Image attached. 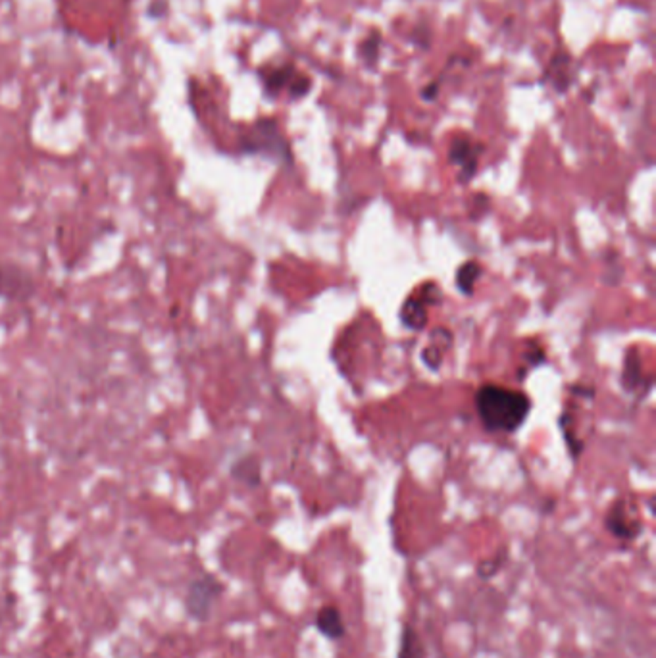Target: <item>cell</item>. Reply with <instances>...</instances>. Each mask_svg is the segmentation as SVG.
I'll list each match as a JSON object with an SVG mask.
<instances>
[{
    "label": "cell",
    "instance_id": "cell-1",
    "mask_svg": "<svg viewBox=\"0 0 656 658\" xmlns=\"http://www.w3.org/2000/svg\"><path fill=\"white\" fill-rule=\"evenodd\" d=\"M473 406L483 429L489 433L512 435L522 429L533 410V403L523 391L483 383L473 395Z\"/></svg>",
    "mask_w": 656,
    "mask_h": 658
},
{
    "label": "cell",
    "instance_id": "cell-2",
    "mask_svg": "<svg viewBox=\"0 0 656 658\" xmlns=\"http://www.w3.org/2000/svg\"><path fill=\"white\" fill-rule=\"evenodd\" d=\"M241 149L248 154H262L272 158L283 166H293V152L289 141L283 137L279 126L275 120H260L254 123V128L241 142Z\"/></svg>",
    "mask_w": 656,
    "mask_h": 658
},
{
    "label": "cell",
    "instance_id": "cell-3",
    "mask_svg": "<svg viewBox=\"0 0 656 658\" xmlns=\"http://www.w3.org/2000/svg\"><path fill=\"white\" fill-rule=\"evenodd\" d=\"M443 291L435 281H425L422 287H418L412 295L404 298L401 310H399V319L408 331L420 333L427 326V312L431 306L441 305Z\"/></svg>",
    "mask_w": 656,
    "mask_h": 658
},
{
    "label": "cell",
    "instance_id": "cell-4",
    "mask_svg": "<svg viewBox=\"0 0 656 658\" xmlns=\"http://www.w3.org/2000/svg\"><path fill=\"white\" fill-rule=\"evenodd\" d=\"M221 591L224 585L214 575H198L197 580L190 581L187 591V612L200 622L208 620Z\"/></svg>",
    "mask_w": 656,
    "mask_h": 658
},
{
    "label": "cell",
    "instance_id": "cell-5",
    "mask_svg": "<svg viewBox=\"0 0 656 658\" xmlns=\"http://www.w3.org/2000/svg\"><path fill=\"white\" fill-rule=\"evenodd\" d=\"M605 530L618 541L633 543L635 539L643 533V524L641 520L635 516V510L631 508V504L624 499H618L607 510Z\"/></svg>",
    "mask_w": 656,
    "mask_h": 658
},
{
    "label": "cell",
    "instance_id": "cell-6",
    "mask_svg": "<svg viewBox=\"0 0 656 658\" xmlns=\"http://www.w3.org/2000/svg\"><path fill=\"white\" fill-rule=\"evenodd\" d=\"M620 385L624 393L635 396V401L639 403L645 396H649L650 389H652V377L649 372H645L643 366L641 354L637 351V347L628 348V353L624 354V362H621V372H620Z\"/></svg>",
    "mask_w": 656,
    "mask_h": 658
},
{
    "label": "cell",
    "instance_id": "cell-7",
    "mask_svg": "<svg viewBox=\"0 0 656 658\" xmlns=\"http://www.w3.org/2000/svg\"><path fill=\"white\" fill-rule=\"evenodd\" d=\"M481 152H483V145H478L466 137H456L452 141L449 149V162L458 168L456 179L460 185H468L475 177L480 168Z\"/></svg>",
    "mask_w": 656,
    "mask_h": 658
},
{
    "label": "cell",
    "instance_id": "cell-8",
    "mask_svg": "<svg viewBox=\"0 0 656 658\" xmlns=\"http://www.w3.org/2000/svg\"><path fill=\"white\" fill-rule=\"evenodd\" d=\"M314 628H316L325 639H332V641H339L346 635V626L343 622V616L339 612L337 607L333 604H325L316 612L314 618Z\"/></svg>",
    "mask_w": 656,
    "mask_h": 658
},
{
    "label": "cell",
    "instance_id": "cell-9",
    "mask_svg": "<svg viewBox=\"0 0 656 658\" xmlns=\"http://www.w3.org/2000/svg\"><path fill=\"white\" fill-rule=\"evenodd\" d=\"M485 274V268L478 260H466L458 266L454 274V285L462 297L472 298L475 295V285Z\"/></svg>",
    "mask_w": 656,
    "mask_h": 658
},
{
    "label": "cell",
    "instance_id": "cell-10",
    "mask_svg": "<svg viewBox=\"0 0 656 658\" xmlns=\"http://www.w3.org/2000/svg\"><path fill=\"white\" fill-rule=\"evenodd\" d=\"M558 427H560V432H562V437H564V443L568 446V453L573 461H578L581 453H583V441L579 439V435L573 429V416H571L570 410H564L560 416H558Z\"/></svg>",
    "mask_w": 656,
    "mask_h": 658
},
{
    "label": "cell",
    "instance_id": "cell-11",
    "mask_svg": "<svg viewBox=\"0 0 656 658\" xmlns=\"http://www.w3.org/2000/svg\"><path fill=\"white\" fill-rule=\"evenodd\" d=\"M396 658H425V647H423L422 637L418 635V631L410 623H404V628H402Z\"/></svg>",
    "mask_w": 656,
    "mask_h": 658
},
{
    "label": "cell",
    "instance_id": "cell-12",
    "mask_svg": "<svg viewBox=\"0 0 656 658\" xmlns=\"http://www.w3.org/2000/svg\"><path fill=\"white\" fill-rule=\"evenodd\" d=\"M293 78H295V68L291 64H285L281 66V68H274L269 73L264 75V87H266L268 95H277V92H281L285 87H289L291 79Z\"/></svg>",
    "mask_w": 656,
    "mask_h": 658
},
{
    "label": "cell",
    "instance_id": "cell-13",
    "mask_svg": "<svg viewBox=\"0 0 656 658\" xmlns=\"http://www.w3.org/2000/svg\"><path fill=\"white\" fill-rule=\"evenodd\" d=\"M568 64L570 60L564 54H557V56L550 60L549 70H547V78L550 79V83L554 85L558 92H564L570 85V75H568Z\"/></svg>",
    "mask_w": 656,
    "mask_h": 658
},
{
    "label": "cell",
    "instance_id": "cell-14",
    "mask_svg": "<svg viewBox=\"0 0 656 658\" xmlns=\"http://www.w3.org/2000/svg\"><path fill=\"white\" fill-rule=\"evenodd\" d=\"M231 474L239 480V482L247 483L250 487H256L260 483V466L254 458H245L239 461L233 466Z\"/></svg>",
    "mask_w": 656,
    "mask_h": 658
},
{
    "label": "cell",
    "instance_id": "cell-15",
    "mask_svg": "<svg viewBox=\"0 0 656 658\" xmlns=\"http://www.w3.org/2000/svg\"><path fill=\"white\" fill-rule=\"evenodd\" d=\"M523 360H526V368L520 370V379H526V374H528L529 370H537L541 368L547 364V353H545V348L541 345H537V343H531L526 348V353H523Z\"/></svg>",
    "mask_w": 656,
    "mask_h": 658
},
{
    "label": "cell",
    "instance_id": "cell-16",
    "mask_svg": "<svg viewBox=\"0 0 656 658\" xmlns=\"http://www.w3.org/2000/svg\"><path fill=\"white\" fill-rule=\"evenodd\" d=\"M506 559H508V552L499 551L497 554H494L493 559L483 560L480 566H478V575H480V580L487 581V580H491V578H494L497 573L501 572L502 566L506 564Z\"/></svg>",
    "mask_w": 656,
    "mask_h": 658
},
{
    "label": "cell",
    "instance_id": "cell-17",
    "mask_svg": "<svg viewBox=\"0 0 656 658\" xmlns=\"http://www.w3.org/2000/svg\"><path fill=\"white\" fill-rule=\"evenodd\" d=\"M420 360L425 368L430 370V372H439L441 368V364H443V348L437 347V345H427V347H423L420 351Z\"/></svg>",
    "mask_w": 656,
    "mask_h": 658
},
{
    "label": "cell",
    "instance_id": "cell-18",
    "mask_svg": "<svg viewBox=\"0 0 656 658\" xmlns=\"http://www.w3.org/2000/svg\"><path fill=\"white\" fill-rule=\"evenodd\" d=\"M379 33H375L374 31V33L362 43V49L360 50H362V58L366 60L368 64H374L375 60H377V56H379Z\"/></svg>",
    "mask_w": 656,
    "mask_h": 658
},
{
    "label": "cell",
    "instance_id": "cell-19",
    "mask_svg": "<svg viewBox=\"0 0 656 658\" xmlns=\"http://www.w3.org/2000/svg\"><path fill=\"white\" fill-rule=\"evenodd\" d=\"M310 85L312 81L306 75H295V78L291 79L289 87H287L291 99H303L304 95H308V91H310Z\"/></svg>",
    "mask_w": 656,
    "mask_h": 658
},
{
    "label": "cell",
    "instance_id": "cell-20",
    "mask_svg": "<svg viewBox=\"0 0 656 658\" xmlns=\"http://www.w3.org/2000/svg\"><path fill=\"white\" fill-rule=\"evenodd\" d=\"M430 339H431V345H437V347L443 345V351H444V348H451L452 333L449 331L447 327H435V329L430 333Z\"/></svg>",
    "mask_w": 656,
    "mask_h": 658
},
{
    "label": "cell",
    "instance_id": "cell-21",
    "mask_svg": "<svg viewBox=\"0 0 656 658\" xmlns=\"http://www.w3.org/2000/svg\"><path fill=\"white\" fill-rule=\"evenodd\" d=\"M570 393L571 395L581 396V398H589V401H591V398H595V395H597V389H595L593 385H581V383H578V385H571Z\"/></svg>",
    "mask_w": 656,
    "mask_h": 658
},
{
    "label": "cell",
    "instance_id": "cell-22",
    "mask_svg": "<svg viewBox=\"0 0 656 658\" xmlns=\"http://www.w3.org/2000/svg\"><path fill=\"white\" fill-rule=\"evenodd\" d=\"M437 89H439L437 83H431L430 87H425V89H423L422 97H423V99H425V100H433V99H435V97H437Z\"/></svg>",
    "mask_w": 656,
    "mask_h": 658
},
{
    "label": "cell",
    "instance_id": "cell-23",
    "mask_svg": "<svg viewBox=\"0 0 656 658\" xmlns=\"http://www.w3.org/2000/svg\"><path fill=\"white\" fill-rule=\"evenodd\" d=\"M554 499H550V501H547V503H545V508H541V512H543V514H550V512H552V510H554Z\"/></svg>",
    "mask_w": 656,
    "mask_h": 658
}]
</instances>
